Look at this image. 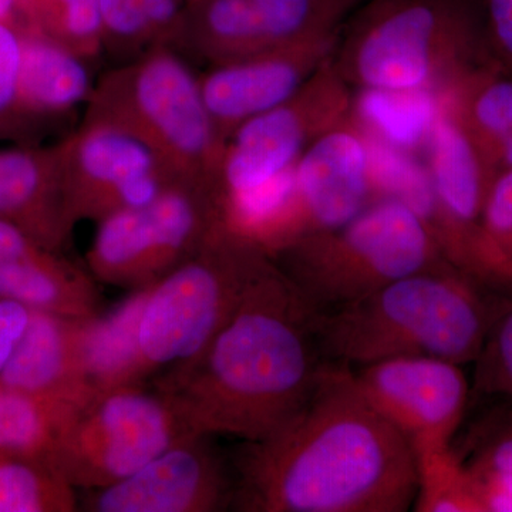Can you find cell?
Here are the masks:
<instances>
[{
    "mask_svg": "<svg viewBox=\"0 0 512 512\" xmlns=\"http://www.w3.org/2000/svg\"><path fill=\"white\" fill-rule=\"evenodd\" d=\"M232 476L231 507L245 512H404L419 487L412 444L336 362L291 419L245 441Z\"/></svg>",
    "mask_w": 512,
    "mask_h": 512,
    "instance_id": "1",
    "label": "cell"
},
{
    "mask_svg": "<svg viewBox=\"0 0 512 512\" xmlns=\"http://www.w3.org/2000/svg\"><path fill=\"white\" fill-rule=\"evenodd\" d=\"M318 313L269 261L208 349L151 386L173 397L194 433L265 439L315 386Z\"/></svg>",
    "mask_w": 512,
    "mask_h": 512,
    "instance_id": "2",
    "label": "cell"
},
{
    "mask_svg": "<svg viewBox=\"0 0 512 512\" xmlns=\"http://www.w3.org/2000/svg\"><path fill=\"white\" fill-rule=\"evenodd\" d=\"M493 319L477 282L454 269L404 276L316 315L319 352L362 367L396 357L463 363L478 359Z\"/></svg>",
    "mask_w": 512,
    "mask_h": 512,
    "instance_id": "3",
    "label": "cell"
},
{
    "mask_svg": "<svg viewBox=\"0 0 512 512\" xmlns=\"http://www.w3.org/2000/svg\"><path fill=\"white\" fill-rule=\"evenodd\" d=\"M269 261L221 225L198 254L148 286L136 322L134 383H154L195 362Z\"/></svg>",
    "mask_w": 512,
    "mask_h": 512,
    "instance_id": "4",
    "label": "cell"
},
{
    "mask_svg": "<svg viewBox=\"0 0 512 512\" xmlns=\"http://www.w3.org/2000/svg\"><path fill=\"white\" fill-rule=\"evenodd\" d=\"M86 120L136 134L178 181L214 188L220 134L202 99L200 79L167 46L104 76L90 94Z\"/></svg>",
    "mask_w": 512,
    "mask_h": 512,
    "instance_id": "5",
    "label": "cell"
},
{
    "mask_svg": "<svg viewBox=\"0 0 512 512\" xmlns=\"http://www.w3.org/2000/svg\"><path fill=\"white\" fill-rule=\"evenodd\" d=\"M286 247L282 272L316 312L348 305L404 276L437 269L429 228L403 202H379L348 224Z\"/></svg>",
    "mask_w": 512,
    "mask_h": 512,
    "instance_id": "6",
    "label": "cell"
},
{
    "mask_svg": "<svg viewBox=\"0 0 512 512\" xmlns=\"http://www.w3.org/2000/svg\"><path fill=\"white\" fill-rule=\"evenodd\" d=\"M173 397L151 384L94 394L67 421L52 463L74 488L96 490L136 473L192 436Z\"/></svg>",
    "mask_w": 512,
    "mask_h": 512,
    "instance_id": "7",
    "label": "cell"
},
{
    "mask_svg": "<svg viewBox=\"0 0 512 512\" xmlns=\"http://www.w3.org/2000/svg\"><path fill=\"white\" fill-rule=\"evenodd\" d=\"M87 271L101 284L140 291L198 254L221 227L210 187L177 183L146 207L97 222Z\"/></svg>",
    "mask_w": 512,
    "mask_h": 512,
    "instance_id": "8",
    "label": "cell"
},
{
    "mask_svg": "<svg viewBox=\"0 0 512 512\" xmlns=\"http://www.w3.org/2000/svg\"><path fill=\"white\" fill-rule=\"evenodd\" d=\"M59 150L74 222H99L117 211L146 207L181 183L141 138L104 121H84Z\"/></svg>",
    "mask_w": 512,
    "mask_h": 512,
    "instance_id": "9",
    "label": "cell"
},
{
    "mask_svg": "<svg viewBox=\"0 0 512 512\" xmlns=\"http://www.w3.org/2000/svg\"><path fill=\"white\" fill-rule=\"evenodd\" d=\"M353 373L367 400L406 437L414 453L451 447L468 402L461 365L431 357H396L356 367Z\"/></svg>",
    "mask_w": 512,
    "mask_h": 512,
    "instance_id": "10",
    "label": "cell"
},
{
    "mask_svg": "<svg viewBox=\"0 0 512 512\" xmlns=\"http://www.w3.org/2000/svg\"><path fill=\"white\" fill-rule=\"evenodd\" d=\"M192 434L143 468L107 487L87 490L89 512H215L231 507L234 476L211 444Z\"/></svg>",
    "mask_w": 512,
    "mask_h": 512,
    "instance_id": "11",
    "label": "cell"
},
{
    "mask_svg": "<svg viewBox=\"0 0 512 512\" xmlns=\"http://www.w3.org/2000/svg\"><path fill=\"white\" fill-rule=\"evenodd\" d=\"M463 19L453 0H383L367 23L357 72L375 89H419L430 74L431 46Z\"/></svg>",
    "mask_w": 512,
    "mask_h": 512,
    "instance_id": "12",
    "label": "cell"
},
{
    "mask_svg": "<svg viewBox=\"0 0 512 512\" xmlns=\"http://www.w3.org/2000/svg\"><path fill=\"white\" fill-rule=\"evenodd\" d=\"M93 319L33 312L22 342L0 376V387L76 406L92 399L100 392L87 356Z\"/></svg>",
    "mask_w": 512,
    "mask_h": 512,
    "instance_id": "13",
    "label": "cell"
},
{
    "mask_svg": "<svg viewBox=\"0 0 512 512\" xmlns=\"http://www.w3.org/2000/svg\"><path fill=\"white\" fill-rule=\"evenodd\" d=\"M0 218L62 252L76 222L67 205L59 146L0 151Z\"/></svg>",
    "mask_w": 512,
    "mask_h": 512,
    "instance_id": "14",
    "label": "cell"
},
{
    "mask_svg": "<svg viewBox=\"0 0 512 512\" xmlns=\"http://www.w3.org/2000/svg\"><path fill=\"white\" fill-rule=\"evenodd\" d=\"M295 171L302 210L318 227H343L365 210L367 150L353 134H326L309 148Z\"/></svg>",
    "mask_w": 512,
    "mask_h": 512,
    "instance_id": "15",
    "label": "cell"
},
{
    "mask_svg": "<svg viewBox=\"0 0 512 512\" xmlns=\"http://www.w3.org/2000/svg\"><path fill=\"white\" fill-rule=\"evenodd\" d=\"M301 83L291 57L262 55L217 67L200 79L202 99L218 134L284 106Z\"/></svg>",
    "mask_w": 512,
    "mask_h": 512,
    "instance_id": "16",
    "label": "cell"
},
{
    "mask_svg": "<svg viewBox=\"0 0 512 512\" xmlns=\"http://www.w3.org/2000/svg\"><path fill=\"white\" fill-rule=\"evenodd\" d=\"M301 114L279 106L239 124L228 151H222L215 197L249 190L293 167L303 143Z\"/></svg>",
    "mask_w": 512,
    "mask_h": 512,
    "instance_id": "17",
    "label": "cell"
},
{
    "mask_svg": "<svg viewBox=\"0 0 512 512\" xmlns=\"http://www.w3.org/2000/svg\"><path fill=\"white\" fill-rule=\"evenodd\" d=\"M0 298L64 318L103 315L96 279L67 261L62 252L50 249L29 258L0 261Z\"/></svg>",
    "mask_w": 512,
    "mask_h": 512,
    "instance_id": "18",
    "label": "cell"
},
{
    "mask_svg": "<svg viewBox=\"0 0 512 512\" xmlns=\"http://www.w3.org/2000/svg\"><path fill=\"white\" fill-rule=\"evenodd\" d=\"M20 33L19 107L23 117L57 116L89 101L92 80L83 57L39 30L22 28Z\"/></svg>",
    "mask_w": 512,
    "mask_h": 512,
    "instance_id": "19",
    "label": "cell"
},
{
    "mask_svg": "<svg viewBox=\"0 0 512 512\" xmlns=\"http://www.w3.org/2000/svg\"><path fill=\"white\" fill-rule=\"evenodd\" d=\"M433 185L439 208L457 228H470L483 214V178L466 134L448 120L433 130Z\"/></svg>",
    "mask_w": 512,
    "mask_h": 512,
    "instance_id": "20",
    "label": "cell"
},
{
    "mask_svg": "<svg viewBox=\"0 0 512 512\" xmlns=\"http://www.w3.org/2000/svg\"><path fill=\"white\" fill-rule=\"evenodd\" d=\"M79 407L0 387V453L52 463L57 440Z\"/></svg>",
    "mask_w": 512,
    "mask_h": 512,
    "instance_id": "21",
    "label": "cell"
},
{
    "mask_svg": "<svg viewBox=\"0 0 512 512\" xmlns=\"http://www.w3.org/2000/svg\"><path fill=\"white\" fill-rule=\"evenodd\" d=\"M103 46L150 52L178 40L184 8L180 0H101Z\"/></svg>",
    "mask_w": 512,
    "mask_h": 512,
    "instance_id": "22",
    "label": "cell"
},
{
    "mask_svg": "<svg viewBox=\"0 0 512 512\" xmlns=\"http://www.w3.org/2000/svg\"><path fill=\"white\" fill-rule=\"evenodd\" d=\"M76 488L43 458L0 453V512H74Z\"/></svg>",
    "mask_w": 512,
    "mask_h": 512,
    "instance_id": "23",
    "label": "cell"
},
{
    "mask_svg": "<svg viewBox=\"0 0 512 512\" xmlns=\"http://www.w3.org/2000/svg\"><path fill=\"white\" fill-rule=\"evenodd\" d=\"M417 497L423 512H484L473 471L451 447L416 451Z\"/></svg>",
    "mask_w": 512,
    "mask_h": 512,
    "instance_id": "24",
    "label": "cell"
},
{
    "mask_svg": "<svg viewBox=\"0 0 512 512\" xmlns=\"http://www.w3.org/2000/svg\"><path fill=\"white\" fill-rule=\"evenodd\" d=\"M25 28L36 29L80 57L103 47L101 0H22Z\"/></svg>",
    "mask_w": 512,
    "mask_h": 512,
    "instance_id": "25",
    "label": "cell"
},
{
    "mask_svg": "<svg viewBox=\"0 0 512 512\" xmlns=\"http://www.w3.org/2000/svg\"><path fill=\"white\" fill-rule=\"evenodd\" d=\"M363 119L394 147H412L433 127L436 106L430 94L413 90H367L360 99Z\"/></svg>",
    "mask_w": 512,
    "mask_h": 512,
    "instance_id": "26",
    "label": "cell"
},
{
    "mask_svg": "<svg viewBox=\"0 0 512 512\" xmlns=\"http://www.w3.org/2000/svg\"><path fill=\"white\" fill-rule=\"evenodd\" d=\"M366 150L369 174L376 184L426 221L439 205L429 175L392 144L370 141Z\"/></svg>",
    "mask_w": 512,
    "mask_h": 512,
    "instance_id": "27",
    "label": "cell"
},
{
    "mask_svg": "<svg viewBox=\"0 0 512 512\" xmlns=\"http://www.w3.org/2000/svg\"><path fill=\"white\" fill-rule=\"evenodd\" d=\"M269 46L292 42L330 15L336 0H251Z\"/></svg>",
    "mask_w": 512,
    "mask_h": 512,
    "instance_id": "28",
    "label": "cell"
},
{
    "mask_svg": "<svg viewBox=\"0 0 512 512\" xmlns=\"http://www.w3.org/2000/svg\"><path fill=\"white\" fill-rule=\"evenodd\" d=\"M481 217L488 252L512 291V168L485 195Z\"/></svg>",
    "mask_w": 512,
    "mask_h": 512,
    "instance_id": "29",
    "label": "cell"
},
{
    "mask_svg": "<svg viewBox=\"0 0 512 512\" xmlns=\"http://www.w3.org/2000/svg\"><path fill=\"white\" fill-rule=\"evenodd\" d=\"M22 33L12 22L0 20V130H6L18 117Z\"/></svg>",
    "mask_w": 512,
    "mask_h": 512,
    "instance_id": "30",
    "label": "cell"
},
{
    "mask_svg": "<svg viewBox=\"0 0 512 512\" xmlns=\"http://www.w3.org/2000/svg\"><path fill=\"white\" fill-rule=\"evenodd\" d=\"M478 359L485 384L512 396V308L493 320Z\"/></svg>",
    "mask_w": 512,
    "mask_h": 512,
    "instance_id": "31",
    "label": "cell"
},
{
    "mask_svg": "<svg viewBox=\"0 0 512 512\" xmlns=\"http://www.w3.org/2000/svg\"><path fill=\"white\" fill-rule=\"evenodd\" d=\"M474 119L490 136L505 138L512 134V83L488 86L474 103Z\"/></svg>",
    "mask_w": 512,
    "mask_h": 512,
    "instance_id": "32",
    "label": "cell"
},
{
    "mask_svg": "<svg viewBox=\"0 0 512 512\" xmlns=\"http://www.w3.org/2000/svg\"><path fill=\"white\" fill-rule=\"evenodd\" d=\"M32 315L28 306L0 298V376L22 342Z\"/></svg>",
    "mask_w": 512,
    "mask_h": 512,
    "instance_id": "33",
    "label": "cell"
},
{
    "mask_svg": "<svg viewBox=\"0 0 512 512\" xmlns=\"http://www.w3.org/2000/svg\"><path fill=\"white\" fill-rule=\"evenodd\" d=\"M470 470L476 477L484 512H512V474Z\"/></svg>",
    "mask_w": 512,
    "mask_h": 512,
    "instance_id": "34",
    "label": "cell"
},
{
    "mask_svg": "<svg viewBox=\"0 0 512 512\" xmlns=\"http://www.w3.org/2000/svg\"><path fill=\"white\" fill-rule=\"evenodd\" d=\"M478 471H498L512 474V426L491 441L481 451L480 456L471 466Z\"/></svg>",
    "mask_w": 512,
    "mask_h": 512,
    "instance_id": "35",
    "label": "cell"
},
{
    "mask_svg": "<svg viewBox=\"0 0 512 512\" xmlns=\"http://www.w3.org/2000/svg\"><path fill=\"white\" fill-rule=\"evenodd\" d=\"M490 18L495 35L512 55V0H490Z\"/></svg>",
    "mask_w": 512,
    "mask_h": 512,
    "instance_id": "36",
    "label": "cell"
},
{
    "mask_svg": "<svg viewBox=\"0 0 512 512\" xmlns=\"http://www.w3.org/2000/svg\"><path fill=\"white\" fill-rule=\"evenodd\" d=\"M503 160L508 168H512V134L504 138Z\"/></svg>",
    "mask_w": 512,
    "mask_h": 512,
    "instance_id": "37",
    "label": "cell"
},
{
    "mask_svg": "<svg viewBox=\"0 0 512 512\" xmlns=\"http://www.w3.org/2000/svg\"><path fill=\"white\" fill-rule=\"evenodd\" d=\"M183 8H187V6L194 5V3L200 2V0H180Z\"/></svg>",
    "mask_w": 512,
    "mask_h": 512,
    "instance_id": "38",
    "label": "cell"
},
{
    "mask_svg": "<svg viewBox=\"0 0 512 512\" xmlns=\"http://www.w3.org/2000/svg\"><path fill=\"white\" fill-rule=\"evenodd\" d=\"M336 2L342 3V2H343V0H336Z\"/></svg>",
    "mask_w": 512,
    "mask_h": 512,
    "instance_id": "39",
    "label": "cell"
}]
</instances>
